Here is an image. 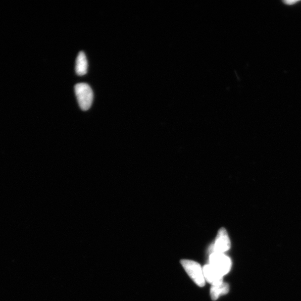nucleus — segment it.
<instances>
[{
  "label": "nucleus",
  "mask_w": 301,
  "mask_h": 301,
  "mask_svg": "<svg viewBox=\"0 0 301 301\" xmlns=\"http://www.w3.org/2000/svg\"><path fill=\"white\" fill-rule=\"evenodd\" d=\"M74 89L80 109L84 111L88 110L93 99L92 88L87 84L78 83L75 85Z\"/></svg>",
  "instance_id": "obj_1"
},
{
  "label": "nucleus",
  "mask_w": 301,
  "mask_h": 301,
  "mask_svg": "<svg viewBox=\"0 0 301 301\" xmlns=\"http://www.w3.org/2000/svg\"><path fill=\"white\" fill-rule=\"evenodd\" d=\"M181 263L188 275L197 286H205L206 280L203 275V269L200 265L196 262L190 260H181Z\"/></svg>",
  "instance_id": "obj_2"
},
{
  "label": "nucleus",
  "mask_w": 301,
  "mask_h": 301,
  "mask_svg": "<svg viewBox=\"0 0 301 301\" xmlns=\"http://www.w3.org/2000/svg\"><path fill=\"white\" fill-rule=\"evenodd\" d=\"M210 264L223 276L227 275L232 267V261L224 254L214 253L210 255Z\"/></svg>",
  "instance_id": "obj_3"
},
{
  "label": "nucleus",
  "mask_w": 301,
  "mask_h": 301,
  "mask_svg": "<svg viewBox=\"0 0 301 301\" xmlns=\"http://www.w3.org/2000/svg\"><path fill=\"white\" fill-rule=\"evenodd\" d=\"M230 246V241L227 230L223 228H221L219 230L215 243L210 246L209 254H224L229 250Z\"/></svg>",
  "instance_id": "obj_4"
},
{
  "label": "nucleus",
  "mask_w": 301,
  "mask_h": 301,
  "mask_svg": "<svg viewBox=\"0 0 301 301\" xmlns=\"http://www.w3.org/2000/svg\"><path fill=\"white\" fill-rule=\"evenodd\" d=\"M203 271L205 280L212 286H219L223 283V276L211 265L204 266Z\"/></svg>",
  "instance_id": "obj_5"
},
{
  "label": "nucleus",
  "mask_w": 301,
  "mask_h": 301,
  "mask_svg": "<svg viewBox=\"0 0 301 301\" xmlns=\"http://www.w3.org/2000/svg\"><path fill=\"white\" fill-rule=\"evenodd\" d=\"M88 62L85 53L80 52L77 58L75 71L79 76H83L87 73Z\"/></svg>",
  "instance_id": "obj_6"
},
{
  "label": "nucleus",
  "mask_w": 301,
  "mask_h": 301,
  "mask_svg": "<svg viewBox=\"0 0 301 301\" xmlns=\"http://www.w3.org/2000/svg\"><path fill=\"white\" fill-rule=\"evenodd\" d=\"M229 285L226 283H223L219 286H212L211 289V295L212 300H217L220 295L225 294L229 292Z\"/></svg>",
  "instance_id": "obj_7"
}]
</instances>
